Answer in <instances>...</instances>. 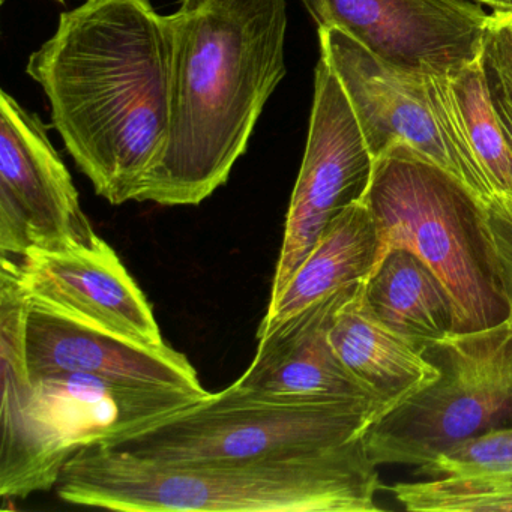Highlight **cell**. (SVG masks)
<instances>
[{"label":"cell","instance_id":"6da1fadb","mask_svg":"<svg viewBox=\"0 0 512 512\" xmlns=\"http://www.w3.org/2000/svg\"><path fill=\"white\" fill-rule=\"evenodd\" d=\"M172 64V22L151 0H86L29 58L53 127L112 205L136 199L166 151Z\"/></svg>","mask_w":512,"mask_h":512},{"label":"cell","instance_id":"7a4b0ae2","mask_svg":"<svg viewBox=\"0 0 512 512\" xmlns=\"http://www.w3.org/2000/svg\"><path fill=\"white\" fill-rule=\"evenodd\" d=\"M170 22L169 142L134 200L194 206L226 184L286 76V0H182Z\"/></svg>","mask_w":512,"mask_h":512},{"label":"cell","instance_id":"3957f363","mask_svg":"<svg viewBox=\"0 0 512 512\" xmlns=\"http://www.w3.org/2000/svg\"><path fill=\"white\" fill-rule=\"evenodd\" d=\"M65 503L125 512H376L386 488L364 436L295 457L157 463L86 446L62 470Z\"/></svg>","mask_w":512,"mask_h":512},{"label":"cell","instance_id":"277c9868","mask_svg":"<svg viewBox=\"0 0 512 512\" xmlns=\"http://www.w3.org/2000/svg\"><path fill=\"white\" fill-rule=\"evenodd\" d=\"M28 301L10 272L0 271L2 442L0 497L20 499L52 490L68 461L86 446L136 433L209 394L61 373L29 379L25 359Z\"/></svg>","mask_w":512,"mask_h":512},{"label":"cell","instance_id":"5b68a950","mask_svg":"<svg viewBox=\"0 0 512 512\" xmlns=\"http://www.w3.org/2000/svg\"><path fill=\"white\" fill-rule=\"evenodd\" d=\"M365 199L379 236L373 271L392 250L410 251L448 292L455 332L508 319L482 236L484 205L451 173L395 145L377 158Z\"/></svg>","mask_w":512,"mask_h":512},{"label":"cell","instance_id":"8992f818","mask_svg":"<svg viewBox=\"0 0 512 512\" xmlns=\"http://www.w3.org/2000/svg\"><path fill=\"white\" fill-rule=\"evenodd\" d=\"M380 418L374 406L271 400L232 385L103 446L157 463L269 460L352 442Z\"/></svg>","mask_w":512,"mask_h":512},{"label":"cell","instance_id":"52a82bcc","mask_svg":"<svg viewBox=\"0 0 512 512\" xmlns=\"http://www.w3.org/2000/svg\"><path fill=\"white\" fill-rule=\"evenodd\" d=\"M440 368L433 385L364 434L374 464L430 466L461 440L512 425V323L454 332L425 350Z\"/></svg>","mask_w":512,"mask_h":512},{"label":"cell","instance_id":"ba28073f","mask_svg":"<svg viewBox=\"0 0 512 512\" xmlns=\"http://www.w3.org/2000/svg\"><path fill=\"white\" fill-rule=\"evenodd\" d=\"M376 158L332 68L320 58L304 160L290 200L271 298L280 295L326 227L370 190Z\"/></svg>","mask_w":512,"mask_h":512},{"label":"cell","instance_id":"9c48e42d","mask_svg":"<svg viewBox=\"0 0 512 512\" xmlns=\"http://www.w3.org/2000/svg\"><path fill=\"white\" fill-rule=\"evenodd\" d=\"M100 236L80 205L79 193L50 142L40 116L7 92L0 94V250L29 251L92 245Z\"/></svg>","mask_w":512,"mask_h":512},{"label":"cell","instance_id":"30bf717a","mask_svg":"<svg viewBox=\"0 0 512 512\" xmlns=\"http://www.w3.org/2000/svg\"><path fill=\"white\" fill-rule=\"evenodd\" d=\"M320 58L340 80L358 116L373 157L406 145L461 182L482 205L488 188L458 155L437 116L427 71L385 61L338 28H319Z\"/></svg>","mask_w":512,"mask_h":512},{"label":"cell","instance_id":"8fae6325","mask_svg":"<svg viewBox=\"0 0 512 512\" xmlns=\"http://www.w3.org/2000/svg\"><path fill=\"white\" fill-rule=\"evenodd\" d=\"M317 28H338L398 67L451 74L482 55L496 11L478 0H302Z\"/></svg>","mask_w":512,"mask_h":512},{"label":"cell","instance_id":"7c38bea8","mask_svg":"<svg viewBox=\"0 0 512 512\" xmlns=\"http://www.w3.org/2000/svg\"><path fill=\"white\" fill-rule=\"evenodd\" d=\"M0 260L32 304L140 346H166L145 293L104 239Z\"/></svg>","mask_w":512,"mask_h":512},{"label":"cell","instance_id":"4fadbf2b","mask_svg":"<svg viewBox=\"0 0 512 512\" xmlns=\"http://www.w3.org/2000/svg\"><path fill=\"white\" fill-rule=\"evenodd\" d=\"M349 289L257 334L256 356L233 388L271 400L374 406L383 418L382 403L347 370L329 341L335 308Z\"/></svg>","mask_w":512,"mask_h":512},{"label":"cell","instance_id":"5bb4252c","mask_svg":"<svg viewBox=\"0 0 512 512\" xmlns=\"http://www.w3.org/2000/svg\"><path fill=\"white\" fill-rule=\"evenodd\" d=\"M23 337L29 379L85 373L206 392L187 356L167 344L140 346L29 301Z\"/></svg>","mask_w":512,"mask_h":512},{"label":"cell","instance_id":"9a60e30c","mask_svg":"<svg viewBox=\"0 0 512 512\" xmlns=\"http://www.w3.org/2000/svg\"><path fill=\"white\" fill-rule=\"evenodd\" d=\"M328 335L338 358L373 391L385 416L442 374L424 350L376 316L368 302L367 281L347 290L335 308Z\"/></svg>","mask_w":512,"mask_h":512},{"label":"cell","instance_id":"2e32d148","mask_svg":"<svg viewBox=\"0 0 512 512\" xmlns=\"http://www.w3.org/2000/svg\"><path fill=\"white\" fill-rule=\"evenodd\" d=\"M377 248L376 223L364 197L329 223L280 295L271 298L257 334L367 281L376 263Z\"/></svg>","mask_w":512,"mask_h":512},{"label":"cell","instance_id":"e0dca14e","mask_svg":"<svg viewBox=\"0 0 512 512\" xmlns=\"http://www.w3.org/2000/svg\"><path fill=\"white\" fill-rule=\"evenodd\" d=\"M376 316L421 350L455 332L451 298L437 275L407 250H392L367 280Z\"/></svg>","mask_w":512,"mask_h":512},{"label":"cell","instance_id":"ac0fdd59","mask_svg":"<svg viewBox=\"0 0 512 512\" xmlns=\"http://www.w3.org/2000/svg\"><path fill=\"white\" fill-rule=\"evenodd\" d=\"M449 77L467 140L494 199L512 200V152L488 91L481 58Z\"/></svg>","mask_w":512,"mask_h":512},{"label":"cell","instance_id":"d6986e66","mask_svg":"<svg viewBox=\"0 0 512 512\" xmlns=\"http://www.w3.org/2000/svg\"><path fill=\"white\" fill-rule=\"evenodd\" d=\"M395 499L416 512L512 511V473L494 478H434L388 487Z\"/></svg>","mask_w":512,"mask_h":512},{"label":"cell","instance_id":"ffe728a7","mask_svg":"<svg viewBox=\"0 0 512 512\" xmlns=\"http://www.w3.org/2000/svg\"><path fill=\"white\" fill-rule=\"evenodd\" d=\"M419 473L434 478H494L512 473V425L455 443Z\"/></svg>","mask_w":512,"mask_h":512},{"label":"cell","instance_id":"44dd1931","mask_svg":"<svg viewBox=\"0 0 512 512\" xmlns=\"http://www.w3.org/2000/svg\"><path fill=\"white\" fill-rule=\"evenodd\" d=\"M488 91L512 152V13L496 11L481 55Z\"/></svg>","mask_w":512,"mask_h":512},{"label":"cell","instance_id":"7402d4cb","mask_svg":"<svg viewBox=\"0 0 512 512\" xmlns=\"http://www.w3.org/2000/svg\"><path fill=\"white\" fill-rule=\"evenodd\" d=\"M481 230L512 323V200L493 199L482 206Z\"/></svg>","mask_w":512,"mask_h":512},{"label":"cell","instance_id":"603a6c76","mask_svg":"<svg viewBox=\"0 0 512 512\" xmlns=\"http://www.w3.org/2000/svg\"><path fill=\"white\" fill-rule=\"evenodd\" d=\"M491 11H502V13H512V0H478Z\"/></svg>","mask_w":512,"mask_h":512},{"label":"cell","instance_id":"cb8c5ba5","mask_svg":"<svg viewBox=\"0 0 512 512\" xmlns=\"http://www.w3.org/2000/svg\"><path fill=\"white\" fill-rule=\"evenodd\" d=\"M56 2H61V4H64V0H56Z\"/></svg>","mask_w":512,"mask_h":512}]
</instances>
